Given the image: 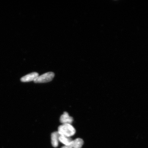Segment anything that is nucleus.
Instances as JSON below:
<instances>
[{"label": "nucleus", "mask_w": 148, "mask_h": 148, "mask_svg": "<svg viewBox=\"0 0 148 148\" xmlns=\"http://www.w3.org/2000/svg\"><path fill=\"white\" fill-rule=\"evenodd\" d=\"M58 132L60 136L70 137L75 135L76 130L71 125L65 124L58 127Z\"/></svg>", "instance_id": "f257e3e1"}, {"label": "nucleus", "mask_w": 148, "mask_h": 148, "mask_svg": "<svg viewBox=\"0 0 148 148\" xmlns=\"http://www.w3.org/2000/svg\"><path fill=\"white\" fill-rule=\"evenodd\" d=\"M55 76V74L53 72H49L42 74L38 76L34 81L35 83H45L50 82L53 80Z\"/></svg>", "instance_id": "f03ea898"}, {"label": "nucleus", "mask_w": 148, "mask_h": 148, "mask_svg": "<svg viewBox=\"0 0 148 148\" xmlns=\"http://www.w3.org/2000/svg\"><path fill=\"white\" fill-rule=\"evenodd\" d=\"M38 73L36 72H33L24 76L21 77V81L23 82H27L34 81L37 77L38 76Z\"/></svg>", "instance_id": "7ed1b4c3"}, {"label": "nucleus", "mask_w": 148, "mask_h": 148, "mask_svg": "<svg viewBox=\"0 0 148 148\" xmlns=\"http://www.w3.org/2000/svg\"><path fill=\"white\" fill-rule=\"evenodd\" d=\"M61 123L62 124H71L73 121V118L69 115L67 112H64V114L61 116L60 119Z\"/></svg>", "instance_id": "20e7f679"}, {"label": "nucleus", "mask_w": 148, "mask_h": 148, "mask_svg": "<svg viewBox=\"0 0 148 148\" xmlns=\"http://www.w3.org/2000/svg\"><path fill=\"white\" fill-rule=\"evenodd\" d=\"M60 135L58 131H55L52 133L51 134V143L53 147H57L58 145L59 139Z\"/></svg>", "instance_id": "39448f33"}, {"label": "nucleus", "mask_w": 148, "mask_h": 148, "mask_svg": "<svg viewBox=\"0 0 148 148\" xmlns=\"http://www.w3.org/2000/svg\"><path fill=\"white\" fill-rule=\"evenodd\" d=\"M84 144V141L82 139L77 138L73 140L71 144L68 147L71 148H81Z\"/></svg>", "instance_id": "423d86ee"}, {"label": "nucleus", "mask_w": 148, "mask_h": 148, "mask_svg": "<svg viewBox=\"0 0 148 148\" xmlns=\"http://www.w3.org/2000/svg\"><path fill=\"white\" fill-rule=\"evenodd\" d=\"M59 140V141L64 144V146H69L73 140L70 137L62 136H60Z\"/></svg>", "instance_id": "0eeeda50"}, {"label": "nucleus", "mask_w": 148, "mask_h": 148, "mask_svg": "<svg viewBox=\"0 0 148 148\" xmlns=\"http://www.w3.org/2000/svg\"><path fill=\"white\" fill-rule=\"evenodd\" d=\"M61 148H70L69 147H68V146H63V147H62Z\"/></svg>", "instance_id": "6e6552de"}]
</instances>
